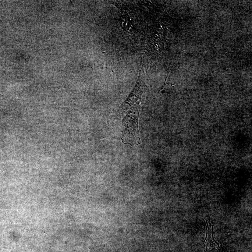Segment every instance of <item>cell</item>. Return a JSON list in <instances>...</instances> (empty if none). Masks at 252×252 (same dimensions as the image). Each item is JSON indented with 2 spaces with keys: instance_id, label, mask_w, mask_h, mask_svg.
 I'll list each match as a JSON object with an SVG mask.
<instances>
[{
  "instance_id": "obj_1",
  "label": "cell",
  "mask_w": 252,
  "mask_h": 252,
  "mask_svg": "<svg viewBox=\"0 0 252 252\" xmlns=\"http://www.w3.org/2000/svg\"><path fill=\"white\" fill-rule=\"evenodd\" d=\"M142 72L140 73L139 77L138 79L137 85L133 91L131 93L128 99L124 102L122 106V110L127 109L129 106L134 104L136 101H137L143 92V85H142Z\"/></svg>"
}]
</instances>
